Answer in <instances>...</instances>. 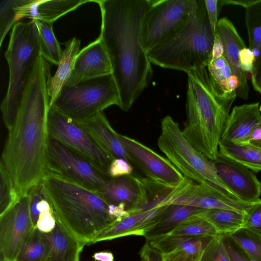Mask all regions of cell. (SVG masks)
<instances>
[{
    "mask_svg": "<svg viewBox=\"0 0 261 261\" xmlns=\"http://www.w3.org/2000/svg\"><path fill=\"white\" fill-rule=\"evenodd\" d=\"M167 206L139 212L116 221L97 235L91 244L130 235L144 236L160 221Z\"/></svg>",
    "mask_w": 261,
    "mask_h": 261,
    "instance_id": "19",
    "label": "cell"
},
{
    "mask_svg": "<svg viewBox=\"0 0 261 261\" xmlns=\"http://www.w3.org/2000/svg\"><path fill=\"white\" fill-rule=\"evenodd\" d=\"M220 238L230 261H253L229 234H221Z\"/></svg>",
    "mask_w": 261,
    "mask_h": 261,
    "instance_id": "40",
    "label": "cell"
},
{
    "mask_svg": "<svg viewBox=\"0 0 261 261\" xmlns=\"http://www.w3.org/2000/svg\"><path fill=\"white\" fill-rule=\"evenodd\" d=\"M100 192L110 204H124L130 215L141 212L147 202L143 178L132 174L111 178Z\"/></svg>",
    "mask_w": 261,
    "mask_h": 261,
    "instance_id": "17",
    "label": "cell"
},
{
    "mask_svg": "<svg viewBox=\"0 0 261 261\" xmlns=\"http://www.w3.org/2000/svg\"><path fill=\"white\" fill-rule=\"evenodd\" d=\"M30 198V212L33 225L36 228L39 211L38 205L44 196L42 182L33 187L28 193Z\"/></svg>",
    "mask_w": 261,
    "mask_h": 261,
    "instance_id": "41",
    "label": "cell"
},
{
    "mask_svg": "<svg viewBox=\"0 0 261 261\" xmlns=\"http://www.w3.org/2000/svg\"><path fill=\"white\" fill-rule=\"evenodd\" d=\"M245 23L248 36L249 48L254 54L255 63L261 50V0L246 8Z\"/></svg>",
    "mask_w": 261,
    "mask_h": 261,
    "instance_id": "32",
    "label": "cell"
},
{
    "mask_svg": "<svg viewBox=\"0 0 261 261\" xmlns=\"http://www.w3.org/2000/svg\"><path fill=\"white\" fill-rule=\"evenodd\" d=\"M47 62L38 58L25 88L15 122L8 131L1 161L20 198L48 172L47 116L50 108Z\"/></svg>",
    "mask_w": 261,
    "mask_h": 261,
    "instance_id": "1",
    "label": "cell"
},
{
    "mask_svg": "<svg viewBox=\"0 0 261 261\" xmlns=\"http://www.w3.org/2000/svg\"><path fill=\"white\" fill-rule=\"evenodd\" d=\"M120 138L131 164L136 165L147 178L170 188L177 187L185 179L167 159L133 138L121 135Z\"/></svg>",
    "mask_w": 261,
    "mask_h": 261,
    "instance_id": "13",
    "label": "cell"
},
{
    "mask_svg": "<svg viewBox=\"0 0 261 261\" xmlns=\"http://www.w3.org/2000/svg\"><path fill=\"white\" fill-rule=\"evenodd\" d=\"M164 261H200V258L183 251H177L163 255Z\"/></svg>",
    "mask_w": 261,
    "mask_h": 261,
    "instance_id": "46",
    "label": "cell"
},
{
    "mask_svg": "<svg viewBox=\"0 0 261 261\" xmlns=\"http://www.w3.org/2000/svg\"><path fill=\"white\" fill-rule=\"evenodd\" d=\"M204 1L210 25L214 35H215L218 21L219 9L220 8L218 0Z\"/></svg>",
    "mask_w": 261,
    "mask_h": 261,
    "instance_id": "44",
    "label": "cell"
},
{
    "mask_svg": "<svg viewBox=\"0 0 261 261\" xmlns=\"http://www.w3.org/2000/svg\"><path fill=\"white\" fill-rule=\"evenodd\" d=\"M229 235L253 261H261V236L244 227Z\"/></svg>",
    "mask_w": 261,
    "mask_h": 261,
    "instance_id": "34",
    "label": "cell"
},
{
    "mask_svg": "<svg viewBox=\"0 0 261 261\" xmlns=\"http://www.w3.org/2000/svg\"><path fill=\"white\" fill-rule=\"evenodd\" d=\"M41 182L57 221L85 245L116 222L100 192L50 171Z\"/></svg>",
    "mask_w": 261,
    "mask_h": 261,
    "instance_id": "3",
    "label": "cell"
},
{
    "mask_svg": "<svg viewBox=\"0 0 261 261\" xmlns=\"http://www.w3.org/2000/svg\"><path fill=\"white\" fill-rule=\"evenodd\" d=\"M207 68L212 87L217 95L223 99L236 98L239 81L223 55L211 60Z\"/></svg>",
    "mask_w": 261,
    "mask_h": 261,
    "instance_id": "26",
    "label": "cell"
},
{
    "mask_svg": "<svg viewBox=\"0 0 261 261\" xmlns=\"http://www.w3.org/2000/svg\"><path fill=\"white\" fill-rule=\"evenodd\" d=\"M120 107L118 89L112 74L65 85L50 107L79 122H85L108 108Z\"/></svg>",
    "mask_w": 261,
    "mask_h": 261,
    "instance_id": "8",
    "label": "cell"
},
{
    "mask_svg": "<svg viewBox=\"0 0 261 261\" xmlns=\"http://www.w3.org/2000/svg\"><path fill=\"white\" fill-rule=\"evenodd\" d=\"M244 144L261 149V123L253 129Z\"/></svg>",
    "mask_w": 261,
    "mask_h": 261,
    "instance_id": "47",
    "label": "cell"
},
{
    "mask_svg": "<svg viewBox=\"0 0 261 261\" xmlns=\"http://www.w3.org/2000/svg\"><path fill=\"white\" fill-rule=\"evenodd\" d=\"M101 14L99 37L111 62L119 93V108L127 111L152 76L148 53L141 46L140 30L150 0H96Z\"/></svg>",
    "mask_w": 261,
    "mask_h": 261,
    "instance_id": "2",
    "label": "cell"
},
{
    "mask_svg": "<svg viewBox=\"0 0 261 261\" xmlns=\"http://www.w3.org/2000/svg\"><path fill=\"white\" fill-rule=\"evenodd\" d=\"M140 254L141 257L140 261H151L148 254L143 247L141 250Z\"/></svg>",
    "mask_w": 261,
    "mask_h": 261,
    "instance_id": "52",
    "label": "cell"
},
{
    "mask_svg": "<svg viewBox=\"0 0 261 261\" xmlns=\"http://www.w3.org/2000/svg\"><path fill=\"white\" fill-rule=\"evenodd\" d=\"M47 234L49 246L45 261H79L84 244L57 221L54 230Z\"/></svg>",
    "mask_w": 261,
    "mask_h": 261,
    "instance_id": "24",
    "label": "cell"
},
{
    "mask_svg": "<svg viewBox=\"0 0 261 261\" xmlns=\"http://www.w3.org/2000/svg\"><path fill=\"white\" fill-rule=\"evenodd\" d=\"M200 261H230L220 236L215 238L207 247Z\"/></svg>",
    "mask_w": 261,
    "mask_h": 261,
    "instance_id": "38",
    "label": "cell"
},
{
    "mask_svg": "<svg viewBox=\"0 0 261 261\" xmlns=\"http://www.w3.org/2000/svg\"><path fill=\"white\" fill-rule=\"evenodd\" d=\"M19 0H2L0 2V46L7 33L16 23L15 7Z\"/></svg>",
    "mask_w": 261,
    "mask_h": 261,
    "instance_id": "36",
    "label": "cell"
},
{
    "mask_svg": "<svg viewBox=\"0 0 261 261\" xmlns=\"http://www.w3.org/2000/svg\"><path fill=\"white\" fill-rule=\"evenodd\" d=\"M187 73V121L182 133L196 149L214 161L217 158L219 143L236 98L223 99L217 95L206 67Z\"/></svg>",
    "mask_w": 261,
    "mask_h": 261,
    "instance_id": "4",
    "label": "cell"
},
{
    "mask_svg": "<svg viewBox=\"0 0 261 261\" xmlns=\"http://www.w3.org/2000/svg\"><path fill=\"white\" fill-rule=\"evenodd\" d=\"M39 33L41 54L52 64L58 65L62 50L54 34L53 23L39 20H33Z\"/></svg>",
    "mask_w": 261,
    "mask_h": 261,
    "instance_id": "31",
    "label": "cell"
},
{
    "mask_svg": "<svg viewBox=\"0 0 261 261\" xmlns=\"http://www.w3.org/2000/svg\"><path fill=\"white\" fill-rule=\"evenodd\" d=\"M170 234L196 237H218L219 233L215 227L200 215L182 222Z\"/></svg>",
    "mask_w": 261,
    "mask_h": 261,
    "instance_id": "33",
    "label": "cell"
},
{
    "mask_svg": "<svg viewBox=\"0 0 261 261\" xmlns=\"http://www.w3.org/2000/svg\"><path fill=\"white\" fill-rule=\"evenodd\" d=\"M254 203L231 199L205 185L185 178L173 189L165 205L183 204L203 209H226L246 213Z\"/></svg>",
    "mask_w": 261,
    "mask_h": 261,
    "instance_id": "14",
    "label": "cell"
},
{
    "mask_svg": "<svg viewBox=\"0 0 261 261\" xmlns=\"http://www.w3.org/2000/svg\"><path fill=\"white\" fill-rule=\"evenodd\" d=\"M239 61L242 71L246 74H251L254 69L255 57L249 47H245L240 51Z\"/></svg>",
    "mask_w": 261,
    "mask_h": 261,
    "instance_id": "43",
    "label": "cell"
},
{
    "mask_svg": "<svg viewBox=\"0 0 261 261\" xmlns=\"http://www.w3.org/2000/svg\"><path fill=\"white\" fill-rule=\"evenodd\" d=\"M204 210L183 204L169 205L160 221L147 231L143 237L148 241L169 234L182 222L199 215Z\"/></svg>",
    "mask_w": 261,
    "mask_h": 261,
    "instance_id": "27",
    "label": "cell"
},
{
    "mask_svg": "<svg viewBox=\"0 0 261 261\" xmlns=\"http://www.w3.org/2000/svg\"><path fill=\"white\" fill-rule=\"evenodd\" d=\"M0 215L11 208L20 198L12 179L0 162Z\"/></svg>",
    "mask_w": 261,
    "mask_h": 261,
    "instance_id": "35",
    "label": "cell"
},
{
    "mask_svg": "<svg viewBox=\"0 0 261 261\" xmlns=\"http://www.w3.org/2000/svg\"><path fill=\"white\" fill-rule=\"evenodd\" d=\"M49 137L76 150L107 171L113 159L97 143L82 122L49 108L47 116Z\"/></svg>",
    "mask_w": 261,
    "mask_h": 261,
    "instance_id": "11",
    "label": "cell"
},
{
    "mask_svg": "<svg viewBox=\"0 0 261 261\" xmlns=\"http://www.w3.org/2000/svg\"><path fill=\"white\" fill-rule=\"evenodd\" d=\"M96 0H19L15 7L16 22L22 18L53 23L59 18L87 3Z\"/></svg>",
    "mask_w": 261,
    "mask_h": 261,
    "instance_id": "18",
    "label": "cell"
},
{
    "mask_svg": "<svg viewBox=\"0 0 261 261\" xmlns=\"http://www.w3.org/2000/svg\"><path fill=\"white\" fill-rule=\"evenodd\" d=\"M215 238L169 234L146 240V242L163 255L183 251L201 258L205 249Z\"/></svg>",
    "mask_w": 261,
    "mask_h": 261,
    "instance_id": "23",
    "label": "cell"
},
{
    "mask_svg": "<svg viewBox=\"0 0 261 261\" xmlns=\"http://www.w3.org/2000/svg\"><path fill=\"white\" fill-rule=\"evenodd\" d=\"M251 84L254 89L261 94V50L259 57L254 64L251 74Z\"/></svg>",
    "mask_w": 261,
    "mask_h": 261,
    "instance_id": "45",
    "label": "cell"
},
{
    "mask_svg": "<svg viewBox=\"0 0 261 261\" xmlns=\"http://www.w3.org/2000/svg\"><path fill=\"white\" fill-rule=\"evenodd\" d=\"M219 152L255 172L261 171V149L220 140Z\"/></svg>",
    "mask_w": 261,
    "mask_h": 261,
    "instance_id": "28",
    "label": "cell"
},
{
    "mask_svg": "<svg viewBox=\"0 0 261 261\" xmlns=\"http://www.w3.org/2000/svg\"><path fill=\"white\" fill-rule=\"evenodd\" d=\"M224 50L222 42L216 34L214 37V44L212 53V60L223 55Z\"/></svg>",
    "mask_w": 261,
    "mask_h": 261,
    "instance_id": "49",
    "label": "cell"
},
{
    "mask_svg": "<svg viewBox=\"0 0 261 261\" xmlns=\"http://www.w3.org/2000/svg\"><path fill=\"white\" fill-rule=\"evenodd\" d=\"M245 214L226 209H205L200 214L207 220L220 235L229 234L243 227Z\"/></svg>",
    "mask_w": 261,
    "mask_h": 261,
    "instance_id": "29",
    "label": "cell"
},
{
    "mask_svg": "<svg viewBox=\"0 0 261 261\" xmlns=\"http://www.w3.org/2000/svg\"><path fill=\"white\" fill-rule=\"evenodd\" d=\"M38 209L39 215L36 227L44 233L51 232L56 225L57 220L45 194L38 205Z\"/></svg>",
    "mask_w": 261,
    "mask_h": 261,
    "instance_id": "37",
    "label": "cell"
},
{
    "mask_svg": "<svg viewBox=\"0 0 261 261\" xmlns=\"http://www.w3.org/2000/svg\"><path fill=\"white\" fill-rule=\"evenodd\" d=\"M260 123L259 102L236 106L229 115L221 139L244 144L253 129Z\"/></svg>",
    "mask_w": 261,
    "mask_h": 261,
    "instance_id": "21",
    "label": "cell"
},
{
    "mask_svg": "<svg viewBox=\"0 0 261 261\" xmlns=\"http://www.w3.org/2000/svg\"><path fill=\"white\" fill-rule=\"evenodd\" d=\"M161 128L158 146L185 178L205 185L228 198L239 200L223 183L213 161L186 139L178 123L171 117L166 116L162 120Z\"/></svg>",
    "mask_w": 261,
    "mask_h": 261,
    "instance_id": "7",
    "label": "cell"
},
{
    "mask_svg": "<svg viewBox=\"0 0 261 261\" xmlns=\"http://www.w3.org/2000/svg\"><path fill=\"white\" fill-rule=\"evenodd\" d=\"M110 58L101 39L98 37L79 51L66 86L112 74Z\"/></svg>",
    "mask_w": 261,
    "mask_h": 261,
    "instance_id": "16",
    "label": "cell"
},
{
    "mask_svg": "<svg viewBox=\"0 0 261 261\" xmlns=\"http://www.w3.org/2000/svg\"><path fill=\"white\" fill-rule=\"evenodd\" d=\"M142 19L140 42L147 53L171 38L187 22L196 0H150Z\"/></svg>",
    "mask_w": 261,
    "mask_h": 261,
    "instance_id": "9",
    "label": "cell"
},
{
    "mask_svg": "<svg viewBox=\"0 0 261 261\" xmlns=\"http://www.w3.org/2000/svg\"><path fill=\"white\" fill-rule=\"evenodd\" d=\"M49 241L47 233L34 228L30 234L14 261H45Z\"/></svg>",
    "mask_w": 261,
    "mask_h": 261,
    "instance_id": "30",
    "label": "cell"
},
{
    "mask_svg": "<svg viewBox=\"0 0 261 261\" xmlns=\"http://www.w3.org/2000/svg\"><path fill=\"white\" fill-rule=\"evenodd\" d=\"M133 172L132 164L122 158L113 160L107 170V174L110 178L131 175Z\"/></svg>",
    "mask_w": 261,
    "mask_h": 261,
    "instance_id": "42",
    "label": "cell"
},
{
    "mask_svg": "<svg viewBox=\"0 0 261 261\" xmlns=\"http://www.w3.org/2000/svg\"><path fill=\"white\" fill-rule=\"evenodd\" d=\"M92 257L95 261H114L113 254L108 251L95 252Z\"/></svg>",
    "mask_w": 261,
    "mask_h": 261,
    "instance_id": "51",
    "label": "cell"
},
{
    "mask_svg": "<svg viewBox=\"0 0 261 261\" xmlns=\"http://www.w3.org/2000/svg\"><path fill=\"white\" fill-rule=\"evenodd\" d=\"M143 247L148 254L151 261H164L163 255L152 247L147 242Z\"/></svg>",
    "mask_w": 261,
    "mask_h": 261,
    "instance_id": "50",
    "label": "cell"
},
{
    "mask_svg": "<svg viewBox=\"0 0 261 261\" xmlns=\"http://www.w3.org/2000/svg\"><path fill=\"white\" fill-rule=\"evenodd\" d=\"M80 40L75 37L65 43L57 70L54 75L50 76L48 81L47 93L50 107L53 105L71 76L75 57L80 51Z\"/></svg>",
    "mask_w": 261,
    "mask_h": 261,
    "instance_id": "25",
    "label": "cell"
},
{
    "mask_svg": "<svg viewBox=\"0 0 261 261\" xmlns=\"http://www.w3.org/2000/svg\"><path fill=\"white\" fill-rule=\"evenodd\" d=\"M48 171L100 192L110 177L96 163L65 144L48 137Z\"/></svg>",
    "mask_w": 261,
    "mask_h": 261,
    "instance_id": "10",
    "label": "cell"
},
{
    "mask_svg": "<svg viewBox=\"0 0 261 261\" xmlns=\"http://www.w3.org/2000/svg\"><path fill=\"white\" fill-rule=\"evenodd\" d=\"M83 123L97 143L113 159L122 158L130 163L120 135L112 128L103 112Z\"/></svg>",
    "mask_w": 261,
    "mask_h": 261,
    "instance_id": "22",
    "label": "cell"
},
{
    "mask_svg": "<svg viewBox=\"0 0 261 261\" xmlns=\"http://www.w3.org/2000/svg\"><path fill=\"white\" fill-rule=\"evenodd\" d=\"M34 228L27 194L0 215L1 261H14Z\"/></svg>",
    "mask_w": 261,
    "mask_h": 261,
    "instance_id": "12",
    "label": "cell"
},
{
    "mask_svg": "<svg viewBox=\"0 0 261 261\" xmlns=\"http://www.w3.org/2000/svg\"><path fill=\"white\" fill-rule=\"evenodd\" d=\"M215 35L204 0L195 5L184 28L175 35L148 52L151 63L186 73L207 67L212 60Z\"/></svg>",
    "mask_w": 261,
    "mask_h": 261,
    "instance_id": "5",
    "label": "cell"
},
{
    "mask_svg": "<svg viewBox=\"0 0 261 261\" xmlns=\"http://www.w3.org/2000/svg\"><path fill=\"white\" fill-rule=\"evenodd\" d=\"M40 54L39 36L34 21L17 22L12 29L5 55L9 79L1 105L3 120L8 131L15 122L25 88Z\"/></svg>",
    "mask_w": 261,
    "mask_h": 261,
    "instance_id": "6",
    "label": "cell"
},
{
    "mask_svg": "<svg viewBox=\"0 0 261 261\" xmlns=\"http://www.w3.org/2000/svg\"><path fill=\"white\" fill-rule=\"evenodd\" d=\"M219 37L223 47V56L228 63L233 74L238 78L239 86L237 95L246 99L248 97L249 87L246 74L241 69L240 51L246 47L233 23L226 17L218 20L216 33Z\"/></svg>",
    "mask_w": 261,
    "mask_h": 261,
    "instance_id": "20",
    "label": "cell"
},
{
    "mask_svg": "<svg viewBox=\"0 0 261 261\" xmlns=\"http://www.w3.org/2000/svg\"><path fill=\"white\" fill-rule=\"evenodd\" d=\"M213 163L223 183L240 200L254 203L259 199L261 182L250 169L219 152Z\"/></svg>",
    "mask_w": 261,
    "mask_h": 261,
    "instance_id": "15",
    "label": "cell"
},
{
    "mask_svg": "<svg viewBox=\"0 0 261 261\" xmlns=\"http://www.w3.org/2000/svg\"><path fill=\"white\" fill-rule=\"evenodd\" d=\"M243 227L261 236V199L254 202L245 214Z\"/></svg>",
    "mask_w": 261,
    "mask_h": 261,
    "instance_id": "39",
    "label": "cell"
},
{
    "mask_svg": "<svg viewBox=\"0 0 261 261\" xmlns=\"http://www.w3.org/2000/svg\"><path fill=\"white\" fill-rule=\"evenodd\" d=\"M259 0H220L218 3L220 8L224 5H237L247 8L258 3Z\"/></svg>",
    "mask_w": 261,
    "mask_h": 261,
    "instance_id": "48",
    "label": "cell"
}]
</instances>
